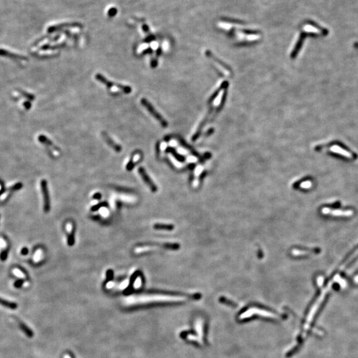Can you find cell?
Instances as JSON below:
<instances>
[{"label":"cell","mask_w":358,"mask_h":358,"mask_svg":"<svg viewBox=\"0 0 358 358\" xmlns=\"http://www.w3.org/2000/svg\"><path fill=\"white\" fill-rule=\"evenodd\" d=\"M7 257H8V252H7V251H5V250H3V251L1 253V255H0V258H1V260L5 261L7 259Z\"/></svg>","instance_id":"603a6c76"},{"label":"cell","mask_w":358,"mask_h":358,"mask_svg":"<svg viewBox=\"0 0 358 358\" xmlns=\"http://www.w3.org/2000/svg\"><path fill=\"white\" fill-rule=\"evenodd\" d=\"M107 206V203H106V202L100 203L99 204H97V205H96V206H92V207L91 208V210H92V211H96V210H99L100 208H102V207H104V206Z\"/></svg>","instance_id":"2e32d148"},{"label":"cell","mask_w":358,"mask_h":358,"mask_svg":"<svg viewBox=\"0 0 358 358\" xmlns=\"http://www.w3.org/2000/svg\"><path fill=\"white\" fill-rule=\"evenodd\" d=\"M0 304L3 306V307L10 309H13V310H14V309H16L17 308V304L15 303V302L8 301L2 298H0Z\"/></svg>","instance_id":"30bf717a"},{"label":"cell","mask_w":358,"mask_h":358,"mask_svg":"<svg viewBox=\"0 0 358 358\" xmlns=\"http://www.w3.org/2000/svg\"><path fill=\"white\" fill-rule=\"evenodd\" d=\"M41 254H42V252H41V249H38L37 251H36L35 254L34 255V261H39L40 260L41 258Z\"/></svg>","instance_id":"d6986e66"},{"label":"cell","mask_w":358,"mask_h":358,"mask_svg":"<svg viewBox=\"0 0 358 358\" xmlns=\"http://www.w3.org/2000/svg\"><path fill=\"white\" fill-rule=\"evenodd\" d=\"M96 78L97 80L100 81L101 83H102V84H105L107 88H112L113 86H116L117 88L121 89L122 91L126 93V94H130L131 92V88L130 86H124L122 84H116V83H113L112 82H111L110 80H108L105 76H103L102 74H97L96 75Z\"/></svg>","instance_id":"7a4b0ae2"},{"label":"cell","mask_w":358,"mask_h":358,"mask_svg":"<svg viewBox=\"0 0 358 358\" xmlns=\"http://www.w3.org/2000/svg\"><path fill=\"white\" fill-rule=\"evenodd\" d=\"M17 320L19 323V327H20L21 330L22 331L25 333L27 336L29 337V338H32V337L33 336V332H32V330H31L25 324H24L23 322L19 320L17 318Z\"/></svg>","instance_id":"ba28073f"},{"label":"cell","mask_w":358,"mask_h":358,"mask_svg":"<svg viewBox=\"0 0 358 358\" xmlns=\"http://www.w3.org/2000/svg\"><path fill=\"white\" fill-rule=\"evenodd\" d=\"M312 185V182L310 181V180H307V181L303 182L301 183V186L302 188H303V189H309V188H310Z\"/></svg>","instance_id":"ac0fdd59"},{"label":"cell","mask_w":358,"mask_h":358,"mask_svg":"<svg viewBox=\"0 0 358 358\" xmlns=\"http://www.w3.org/2000/svg\"><path fill=\"white\" fill-rule=\"evenodd\" d=\"M133 283H134V287H135V288H139V287H140L141 286V279H140V278L139 277V276L137 277V279H135V280L133 281Z\"/></svg>","instance_id":"44dd1931"},{"label":"cell","mask_w":358,"mask_h":358,"mask_svg":"<svg viewBox=\"0 0 358 358\" xmlns=\"http://www.w3.org/2000/svg\"><path fill=\"white\" fill-rule=\"evenodd\" d=\"M102 137L104 139V140L106 141V143L110 145V147L113 148L115 151L117 153H120L121 151V147L120 145H118L117 143H116V142H115L112 138H111L108 135H107L105 132H103L102 133Z\"/></svg>","instance_id":"52a82bcc"},{"label":"cell","mask_w":358,"mask_h":358,"mask_svg":"<svg viewBox=\"0 0 358 358\" xmlns=\"http://www.w3.org/2000/svg\"><path fill=\"white\" fill-rule=\"evenodd\" d=\"M27 253H28V249L26 248H23L21 250V254L25 255L27 254Z\"/></svg>","instance_id":"f1b7e54d"},{"label":"cell","mask_w":358,"mask_h":358,"mask_svg":"<svg viewBox=\"0 0 358 358\" xmlns=\"http://www.w3.org/2000/svg\"><path fill=\"white\" fill-rule=\"evenodd\" d=\"M330 150H331L333 152H334V153H337L345 156L346 157H347V158H352V155H351L349 152H347V151L344 150L343 149L338 147V146H336V145L335 146H333V147H331V149H330Z\"/></svg>","instance_id":"9c48e42d"},{"label":"cell","mask_w":358,"mask_h":358,"mask_svg":"<svg viewBox=\"0 0 358 358\" xmlns=\"http://www.w3.org/2000/svg\"><path fill=\"white\" fill-rule=\"evenodd\" d=\"M21 187H22V185H21V183H18V184H17V185H15L14 186H13V187L12 188V190H19V189H20L21 188Z\"/></svg>","instance_id":"484cf974"},{"label":"cell","mask_w":358,"mask_h":358,"mask_svg":"<svg viewBox=\"0 0 358 358\" xmlns=\"http://www.w3.org/2000/svg\"><path fill=\"white\" fill-rule=\"evenodd\" d=\"M1 190H2V186H1V185H0V191H1Z\"/></svg>","instance_id":"f546056e"},{"label":"cell","mask_w":358,"mask_h":358,"mask_svg":"<svg viewBox=\"0 0 358 358\" xmlns=\"http://www.w3.org/2000/svg\"><path fill=\"white\" fill-rule=\"evenodd\" d=\"M106 276H107V281H111L113 279V273L112 270H108L107 271L106 273Z\"/></svg>","instance_id":"7402d4cb"},{"label":"cell","mask_w":358,"mask_h":358,"mask_svg":"<svg viewBox=\"0 0 358 358\" xmlns=\"http://www.w3.org/2000/svg\"><path fill=\"white\" fill-rule=\"evenodd\" d=\"M8 194H9V192H4L1 196V197H0V200H5L6 199V198H7V196H8Z\"/></svg>","instance_id":"4316f807"},{"label":"cell","mask_w":358,"mask_h":358,"mask_svg":"<svg viewBox=\"0 0 358 358\" xmlns=\"http://www.w3.org/2000/svg\"><path fill=\"white\" fill-rule=\"evenodd\" d=\"M41 191H42L43 197V202H44V212H48L50 210L51 204H50V199H49V194H48V190L47 187V182L45 180H43L41 181Z\"/></svg>","instance_id":"5b68a950"},{"label":"cell","mask_w":358,"mask_h":358,"mask_svg":"<svg viewBox=\"0 0 358 358\" xmlns=\"http://www.w3.org/2000/svg\"><path fill=\"white\" fill-rule=\"evenodd\" d=\"M154 228L156 229H171L173 227L171 225L156 224L154 225Z\"/></svg>","instance_id":"4fadbf2b"},{"label":"cell","mask_w":358,"mask_h":358,"mask_svg":"<svg viewBox=\"0 0 358 358\" xmlns=\"http://www.w3.org/2000/svg\"><path fill=\"white\" fill-rule=\"evenodd\" d=\"M13 273L16 275L17 277H18L19 278H25V274H24V273L23 271H21L20 269H14L13 270Z\"/></svg>","instance_id":"9a60e30c"},{"label":"cell","mask_w":358,"mask_h":358,"mask_svg":"<svg viewBox=\"0 0 358 358\" xmlns=\"http://www.w3.org/2000/svg\"><path fill=\"white\" fill-rule=\"evenodd\" d=\"M101 197H102V195H101L100 193H96L93 196V199L96 200H100L101 199Z\"/></svg>","instance_id":"83f0119b"},{"label":"cell","mask_w":358,"mask_h":358,"mask_svg":"<svg viewBox=\"0 0 358 358\" xmlns=\"http://www.w3.org/2000/svg\"><path fill=\"white\" fill-rule=\"evenodd\" d=\"M7 248V243L4 240L3 238L0 237V249H2L3 251Z\"/></svg>","instance_id":"ffe728a7"},{"label":"cell","mask_w":358,"mask_h":358,"mask_svg":"<svg viewBox=\"0 0 358 358\" xmlns=\"http://www.w3.org/2000/svg\"><path fill=\"white\" fill-rule=\"evenodd\" d=\"M39 140L41 141V142H42V143H43L44 144L49 145L50 147H53L55 149H58L56 146H55L53 143H52V141H51L49 140H48L47 137H45L44 136H41V137H39Z\"/></svg>","instance_id":"7c38bea8"},{"label":"cell","mask_w":358,"mask_h":358,"mask_svg":"<svg viewBox=\"0 0 358 358\" xmlns=\"http://www.w3.org/2000/svg\"><path fill=\"white\" fill-rule=\"evenodd\" d=\"M22 284H23V281L22 280H18V281H17L15 283L14 285H15V287L16 288H19V287H20L22 285Z\"/></svg>","instance_id":"cb8c5ba5"},{"label":"cell","mask_w":358,"mask_h":358,"mask_svg":"<svg viewBox=\"0 0 358 358\" xmlns=\"http://www.w3.org/2000/svg\"><path fill=\"white\" fill-rule=\"evenodd\" d=\"M137 160L135 158L132 159L131 161L128 163V164L127 165L126 169H127V171H131V170L133 169L134 167V166L135 165V162H137Z\"/></svg>","instance_id":"5bb4252c"},{"label":"cell","mask_w":358,"mask_h":358,"mask_svg":"<svg viewBox=\"0 0 358 358\" xmlns=\"http://www.w3.org/2000/svg\"><path fill=\"white\" fill-rule=\"evenodd\" d=\"M318 284L320 287H321L323 284V281H324V279H323L322 277H319L318 278Z\"/></svg>","instance_id":"d4e9b609"},{"label":"cell","mask_w":358,"mask_h":358,"mask_svg":"<svg viewBox=\"0 0 358 358\" xmlns=\"http://www.w3.org/2000/svg\"><path fill=\"white\" fill-rule=\"evenodd\" d=\"M322 213L325 215H333V216L349 217L352 216L353 214V212L351 210H340L332 209V208H323L322 209Z\"/></svg>","instance_id":"3957f363"},{"label":"cell","mask_w":358,"mask_h":358,"mask_svg":"<svg viewBox=\"0 0 358 358\" xmlns=\"http://www.w3.org/2000/svg\"><path fill=\"white\" fill-rule=\"evenodd\" d=\"M259 314L261 316H265V317L267 318H276L277 316L276 315H274V314L271 313V312H267L265 310H261V309L259 308H253L249 309L247 312H244V313H243L242 314H241V316H239V318L240 319H245L247 318H249L250 316H251L253 314Z\"/></svg>","instance_id":"277c9868"},{"label":"cell","mask_w":358,"mask_h":358,"mask_svg":"<svg viewBox=\"0 0 358 358\" xmlns=\"http://www.w3.org/2000/svg\"><path fill=\"white\" fill-rule=\"evenodd\" d=\"M333 280L336 281H338V282L340 283V284L342 287L346 286V282H345V281H344V280H343L342 279H341V278L340 277V276L338 275V274H337V275L335 276V277L333 278Z\"/></svg>","instance_id":"e0dca14e"},{"label":"cell","mask_w":358,"mask_h":358,"mask_svg":"<svg viewBox=\"0 0 358 358\" xmlns=\"http://www.w3.org/2000/svg\"><path fill=\"white\" fill-rule=\"evenodd\" d=\"M138 171L141 176L142 177V179L144 180V182L149 186V187L150 188V189L153 192H156V191L157 190V187L156 186L154 182H153V180L150 179V177L149 176L147 172H146L145 170L143 167H140L138 169Z\"/></svg>","instance_id":"8992f818"},{"label":"cell","mask_w":358,"mask_h":358,"mask_svg":"<svg viewBox=\"0 0 358 358\" xmlns=\"http://www.w3.org/2000/svg\"><path fill=\"white\" fill-rule=\"evenodd\" d=\"M74 244V234L73 228L70 229V234H68V245L69 246H72Z\"/></svg>","instance_id":"8fae6325"},{"label":"cell","mask_w":358,"mask_h":358,"mask_svg":"<svg viewBox=\"0 0 358 358\" xmlns=\"http://www.w3.org/2000/svg\"><path fill=\"white\" fill-rule=\"evenodd\" d=\"M141 103L142 105H143L146 109L148 110V112L150 113L153 116L156 120L159 121V122L161 124V126L164 127H167L168 126V123L166 122V121L164 119V118L163 117V116H161L160 113L157 112V111H156V110L154 108V107L153 106L150 102H149L148 101L145 99L143 98L141 99Z\"/></svg>","instance_id":"6da1fadb"}]
</instances>
